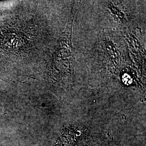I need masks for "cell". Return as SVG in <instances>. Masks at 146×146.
I'll use <instances>...</instances> for the list:
<instances>
[{"instance_id":"obj_1","label":"cell","mask_w":146,"mask_h":146,"mask_svg":"<svg viewBox=\"0 0 146 146\" xmlns=\"http://www.w3.org/2000/svg\"><path fill=\"white\" fill-rule=\"evenodd\" d=\"M75 15L72 8L68 19L67 29L61 37L59 44L55 52L53 61V70L62 78L72 75L74 62L73 48L72 43L73 22Z\"/></svg>"}]
</instances>
